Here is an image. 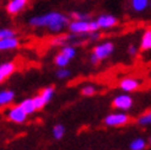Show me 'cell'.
I'll return each instance as SVG.
<instances>
[{
	"label": "cell",
	"mask_w": 151,
	"mask_h": 150,
	"mask_svg": "<svg viewBox=\"0 0 151 150\" xmlns=\"http://www.w3.org/2000/svg\"><path fill=\"white\" fill-rule=\"evenodd\" d=\"M28 24L36 28H47L52 33H60L64 31V28L69 26L70 21L66 15L58 12V11H50L43 15H37L29 19Z\"/></svg>",
	"instance_id": "1"
},
{
	"label": "cell",
	"mask_w": 151,
	"mask_h": 150,
	"mask_svg": "<svg viewBox=\"0 0 151 150\" xmlns=\"http://www.w3.org/2000/svg\"><path fill=\"white\" fill-rule=\"evenodd\" d=\"M113 52H114V44L109 41H106L102 43H99L97 46L93 48L92 54L90 56V62L92 64H97L101 61L107 59Z\"/></svg>",
	"instance_id": "2"
},
{
	"label": "cell",
	"mask_w": 151,
	"mask_h": 150,
	"mask_svg": "<svg viewBox=\"0 0 151 150\" xmlns=\"http://www.w3.org/2000/svg\"><path fill=\"white\" fill-rule=\"evenodd\" d=\"M5 116L10 122L21 124V123L26 122L28 115L26 113V111L22 108L20 105H16V106H12V107H10L9 110H7L5 112Z\"/></svg>",
	"instance_id": "3"
},
{
	"label": "cell",
	"mask_w": 151,
	"mask_h": 150,
	"mask_svg": "<svg viewBox=\"0 0 151 150\" xmlns=\"http://www.w3.org/2000/svg\"><path fill=\"white\" fill-rule=\"evenodd\" d=\"M103 122L107 127H120L129 122V116L125 112H112L106 116Z\"/></svg>",
	"instance_id": "4"
},
{
	"label": "cell",
	"mask_w": 151,
	"mask_h": 150,
	"mask_svg": "<svg viewBox=\"0 0 151 150\" xmlns=\"http://www.w3.org/2000/svg\"><path fill=\"white\" fill-rule=\"evenodd\" d=\"M133 103H134L133 97L129 94H125V92L117 95L112 101L113 107L117 110H120V112H127L128 110H130L133 107Z\"/></svg>",
	"instance_id": "5"
},
{
	"label": "cell",
	"mask_w": 151,
	"mask_h": 150,
	"mask_svg": "<svg viewBox=\"0 0 151 150\" xmlns=\"http://www.w3.org/2000/svg\"><path fill=\"white\" fill-rule=\"evenodd\" d=\"M68 28H69L70 33L76 35V36H82V35H86V33H91V28H90V20H87V21L73 20V21H70Z\"/></svg>",
	"instance_id": "6"
},
{
	"label": "cell",
	"mask_w": 151,
	"mask_h": 150,
	"mask_svg": "<svg viewBox=\"0 0 151 150\" xmlns=\"http://www.w3.org/2000/svg\"><path fill=\"white\" fill-rule=\"evenodd\" d=\"M141 84H142V81H140L139 79L133 78V76H127L119 81V87H120V90H123L125 94H129L133 91H137L141 86Z\"/></svg>",
	"instance_id": "7"
},
{
	"label": "cell",
	"mask_w": 151,
	"mask_h": 150,
	"mask_svg": "<svg viewBox=\"0 0 151 150\" xmlns=\"http://www.w3.org/2000/svg\"><path fill=\"white\" fill-rule=\"evenodd\" d=\"M28 0H9L5 6L6 12L9 15H17L26 7Z\"/></svg>",
	"instance_id": "8"
},
{
	"label": "cell",
	"mask_w": 151,
	"mask_h": 150,
	"mask_svg": "<svg viewBox=\"0 0 151 150\" xmlns=\"http://www.w3.org/2000/svg\"><path fill=\"white\" fill-rule=\"evenodd\" d=\"M96 20H97V22H99L100 28H102V30H108V28L114 27L117 25V22H118L117 17L113 16V15H111V14H102Z\"/></svg>",
	"instance_id": "9"
},
{
	"label": "cell",
	"mask_w": 151,
	"mask_h": 150,
	"mask_svg": "<svg viewBox=\"0 0 151 150\" xmlns=\"http://www.w3.org/2000/svg\"><path fill=\"white\" fill-rule=\"evenodd\" d=\"M15 69H16V65L12 62H5L0 64V81H4L5 79L11 76Z\"/></svg>",
	"instance_id": "10"
},
{
	"label": "cell",
	"mask_w": 151,
	"mask_h": 150,
	"mask_svg": "<svg viewBox=\"0 0 151 150\" xmlns=\"http://www.w3.org/2000/svg\"><path fill=\"white\" fill-rule=\"evenodd\" d=\"M14 99H15V92L12 90L4 89L0 91V106L1 107L9 106V105L14 101Z\"/></svg>",
	"instance_id": "11"
},
{
	"label": "cell",
	"mask_w": 151,
	"mask_h": 150,
	"mask_svg": "<svg viewBox=\"0 0 151 150\" xmlns=\"http://www.w3.org/2000/svg\"><path fill=\"white\" fill-rule=\"evenodd\" d=\"M20 44V41L17 37H12V38H6V40H0V50H11L16 49Z\"/></svg>",
	"instance_id": "12"
},
{
	"label": "cell",
	"mask_w": 151,
	"mask_h": 150,
	"mask_svg": "<svg viewBox=\"0 0 151 150\" xmlns=\"http://www.w3.org/2000/svg\"><path fill=\"white\" fill-rule=\"evenodd\" d=\"M150 4V0H130V7L135 12H144Z\"/></svg>",
	"instance_id": "13"
},
{
	"label": "cell",
	"mask_w": 151,
	"mask_h": 150,
	"mask_svg": "<svg viewBox=\"0 0 151 150\" xmlns=\"http://www.w3.org/2000/svg\"><path fill=\"white\" fill-rule=\"evenodd\" d=\"M140 48L142 50H151V30H145L141 36Z\"/></svg>",
	"instance_id": "14"
},
{
	"label": "cell",
	"mask_w": 151,
	"mask_h": 150,
	"mask_svg": "<svg viewBox=\"0 0 151 150\" xmlns=\"http://www.w3.org/2000/svg\"><path fill=\"white\" fill-rule=\"evenodd\" d=\"M146 145H147L146 139H144L142 137H137L130 141L129 149L130 150H144L146 148Z\"/></svg>",
	"instance_id": "15"
},
{
	"label": "cell",
	"mask_w": 151,
	"mask_h": 150,
	"mask_svg": "<svg viewBox=\"0 0 151 150\" xmlns=\"http://www.w3.org/2000/svg\"><path fill=\"white\" fill-rule=\"evenodd\" d=\"M20 106L26 111L27 115H32L33 112L37 111L36 105H35V101H33V97H32V99H26V100H24V101L20 103Z\"/></svg>",
	"instance_id": "16"
},
{
	"label": "cell",
	"mask_w": 151,
	"mask_h": 150,
	"mask_svg": "<svg viewBox=\"0 0 151 150\" xmlns=\"http://www.w3.org/2000/svg\"><path fill=\"white\" fill-rule=\"evenodd\" d=\"M60 53H62L63 56H65L69 61H71L73 58H75L76 57V49H75V47H73V46H63L62 47V49H60Z\"/></svg>",
	"instance_id": "17"
},
{
	"label": "cell",
	"mask_w": 151,
	"mask_h": 150,
	"mask_svg": "<svg viewBox=\"0 0 151 150\" xmlns=\"http://www.w3.org/2000/svg\"><path fill=\"white\" fill-rule=\"evenodd\" d=\"M41 97L43 99V101L46 102V105L48 102H50V100L53 99V96H54V89L53 86H48V87H44L42 91H41Z\"/></svg>",
	"instance_id": "18"
},
{
	"label": "cell",
	"mask_w": 151,
	"mask_h": 150,
	"mask_svg": "<svg viewBox=\"0 0 151 150\" xmlns=\"http://www.w3.org/2000/svg\"><path fill=\"white\" fill-rule=\"evenodd\" d=\"M69 63H70V61L65 56H63L60 52L54 57V64L58 66V68H66Z\"/></svg>",
	"instance_id": "19"
},
{
	"label": "cell",
	"mask_w": 151,
	"mask_h": 150,
	"mask_svg": "<svg viewBox=\"0 0 151 150\" xmlns=\"http://www.w3.org/2000/svg\"><path fill=\"white\" fill-rule=\"evenodd\" d=\"M52 134H53V137H54L57 140L59 139H62L64 137V134H65V127L63 124H55L54 127H53V131H52Z\"/></svg>",
	"instance_id": "20"
},
{
	"label": "cell",
	"mask_w": 151,
	"mask_h": 150,
	"mask_svg": "<svg viewBox=\"0 0 151 150\" xmlns=\"http://www.w3.org/2000/svg\"><path fill=\"white\" fill-rule=\"evenodd\" d=\"M138 123L140 125H151V111L145 112L138 118Z\"/></svg>",
	"instance_id": "21"
},
{
	"label": "cell",
	"mask_w": 151,
	"mask_h": 150,
	"mask_svg": "<svg viewBox=\"0 0 151 150\" xmlns=\"http://www.w3.org/2000/svg\"><path fill=\"white\" fill-rule=\"evenodd\" d=\"M12 37H16L14 30L11 28H1L0 30V40H6V38H12Z\"/></svg>",
	"instance_id": "22"
},
{
	"label": "cell",
	"mask_w": 151,
	"mask_h": 150,
	"mask_svg": "<svg viewBox=\"0 0 151 150\" xmlns=\"http://www.w3.org/2000/svg\"><path fill=\"white\" fill-rule=\"evenodd\" d=\"M70 75H71L70 70L66 69V68H59V69L55 71V76H57L58 79H60V80H65V79H68V78H70Z\"/></svg>",
	"instance_id": "23"
},
{
	"label": "cell",
	"mask_w": 151,
	"mask_h": 150,
	"mask_svg": "<svg viewBox=\"0 0 151 150\" xmlns=\"http://www.w3.org/2000/svg\"><path fill=\"white\" fill-rule=\"evenodd\" d=\"M71 17H73V20H76V21H87V20H90V16L87 14L79 12V11H74L71 14Z\"/></svg>",
	"instance_id": "24"
},
{
	"label": "cell",
	"mask_w": 151,
	"mask_h": 150,
	"mask_svg": "<svg viewBox=\"0 0 151 150\" xmlns=\"http://www.w3.org/2000/svg\"><path fill=\"white\" fill-rule=\"evenodd\" d=\"M81 94L84 96H92L96 94V87L93 85H86L81 89Z\"/></svg>",
	"instance_id": "25"
},
{
	"label": "cell",
	"mask_w": 151,
	"mask_h": 150,
	"mask_svg": "<svg viewBox=\"0 0 151 150\" xmlns=\"http://www.w3.org/2000/svg\"><path fill=\"white\" fill-rule=\"evenodd\" d=\"M33 101H35V105H36V108H37V110H41V108H43L44 106H46V102L43 101V99L41 97L40 94L36 95V96L33 97Z\"/></svg>",
	"instance_id": "26"
},
{
	"label": "cell",
	"mask_w": 151,
	"mask_h": 150,
	"mask_svg": "<svg viewBox=\"0 0 151 150\" xmlns=\"http://www.w3.org/2000/svg\"><path fill=\"white\" fill-rule=\"evenodd\" d=\"M90 28H91V33L99 31L100 25H99V22H97V20H90Z\"/></svg>",
	"instance_id": "27"
},
{
	"label": "cell",
	"mask_w": 151,
	"mask_h": 150,
	"mask_svg": "<svg viewBox=\"0 0 151 150\" xmlns=\"http://www.w3.org/2000/svg\"><path fill=\"white\" fill-rule=\"evenodd\" d=\"M100 38H101V33L99 31L90 33V40H91V41H97V40H100Z\"/></svg>",
	"instance_id": "28"
},
{
	"label": "cell",
	"mask_w": 151,
	"mask_h": 150,
	"mask_svg": "<svg viewBox=\"0 0 151 150\" xmlns=\"http://www.w3.org/2000/svg\"><path fill=\"white\" fill-rule=\"evenodd\" d=\"M128 53H129L130 56H135L138 53V48L135 46H129V47H128Z\"/></svg>",
	"instance_id": "29"
},
{
	"label": "cell",
	"mask_w": 151,
	"mask_h": 150,
	"mask_svg": "<svg viewBox=\"0 0 151 150\" xmlns=\"http://www.w3.org/2000/svg\"><path fill=\"white\" fill-rule=\"evenodd\" d=\"M147 141H149V144H151V136L149 137V140H147Z\"/></svg>",
	"instance_id": "30"
},
{
	"label": "cell",
	"mask_w": 151,
	"mask_h": 150,
	"mask_svg": "<svg viewBox=\"0 0 151 150\" xmlns=\"http://www.w3.org/2000/svg\"><path fill=\"white\" fill-rule=\"evenodd\" d=\"M150 5H151V4H150Z\"/></svg>",
	"instance_id": "31"
}]
</instances>
